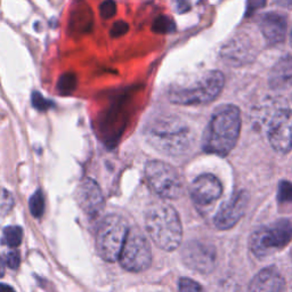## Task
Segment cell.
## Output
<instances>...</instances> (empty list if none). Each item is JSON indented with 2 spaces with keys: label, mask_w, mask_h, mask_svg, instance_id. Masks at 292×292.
<instances>
[{
  "label": "cell",
  "mask_w": 292,
  "mask_h": 292,
  "mask_svg": "<svg viewBox=\"0 0 292 292\" xmlns=\"http://www.w3.org/2000/svg\"><path fill=\"white\" fill-rule=\"evenodd\" d=\"M241 131V113L234 105H226L214 114L204 131L203 151L226 156L235 147Z\"/></svg>",
  "instance_id": "6da1fadb"
},
{
  "label": "cell",
  "mask_w": 292,
  "mask_h": 292,
  "mask_svg": "<svg viewBox=\"0 0 292 292\" xmlns=\"http://www.w3.org/2000/svg\"><path fill=\"white\" fill-rule=\"evenodd\" d=\"M144 135L151 146L169 156L185 154L194 140L190 127L176 118L155 119L145 127Z\"/></svg>",
  "instance_id": "7a4b0ae2"
},
{
  "label": "cell",
  "mask_w": 292,
  "mask_h": 292,
  "mask_svg": "<svg viewBox=\"0 0 292 292\" xmlns=\"http://www.w3.org/2000/svg\"><path fill=\"white\" fill-rule=\"evenodd\" d=\"M145 228L152 241L166 251H174L180 246L183 226L178 213L165 202H154L145 213Z\"/></svg>",
  "instance_id": "3957f363"
},
{
  "label": "cell",
  "mask_w": 292,
  "mask_h": 292,
  "mask_svg": "<svg viewBox=\"0 0 292 292\" xmlns=\"http://www.w3.org/2000/svg\"><path fill=\"white\" fill-rule=\"evenodd\" d=\"M224 85L225 76L220 71H209L194 85L171 90L169 99L170 102L179 105L207 104L219 96Z\"/></svg>",
  "instance_id": "277c9868"
},
{
  "label": "cell",
  "mask_w": 292,
  "mask_h": 292,
  "mask_svg": "<svg viewBox=\"0 0 292 292\" xmlns=\"http://www.w3.org/2000/svg\"><path fill=\"white\" fill-rule=\"evenodd\" d=\"M129 232L127 222L118 215H109L100 222L96 232V250L105 261L119 259Z\"/></svg>",
  "instance_id": "5b68a950"
},
{
  "label": "cell",
  "mask_w": 292,
  "mask_h": 292,
  "mask_svg": "<svg viewBox=\"0 0 292 292\" xmlns=\"http://www.w3.org/2000/svg\"><path fill=\"white\" fill-rule=\"evenodd\" d=\"M292 240V224L281 219L252 233L249 246L253 255L265 258L285 248Z\"/></svg>",
  "instance_id": "8992f818"
},
{
  "label": "cell",
  "mask_w": 292,
  "mask_h": 292,
  "mask_svg": "<svg viewBox=\"0 0 292 292\" xmlns=\"http://www.w3.org/2000/svg\"><path fill=\"white\" fill-rule=\"evenodd\" d=\"M145 179L150 189L164 199H178L183 191V181L174 167L159 160L148 161L145 166Z\"/></svg>",
  "instance_id": "52a82bcc"
},
{
  "label": "cell",
  "mask_w": 292,
  "mask_h": 292,
  "mask_svg": "<svg viewBox=\"0 0 292 292\" xmlns=\"http://www.w3.org/2000/svg\"><path fill=\"white\" fill-rule=\"evenodd\" d=\"M119 261L129 272L146 271L152 262L151 246L146 236L138 229H129L121 249Z\"/></svg>",
  "instance_id": "ba28073f"
},
{
  "label": "cell",
  "mask_w": 292,
  "mask_h": 292,
  "mask_svg": "<svg viewBox=\"0 0 292 292\" xmlns=\"http://www.w3.org/2000/svg\"><path fill=\"white\" fill-rule=\"evenodd\" d=\"M268 141L279 153L292 150V110H279L268 124Z\"/></svg>",
  "instance_id": "9c48e42d"
},
{
  "label": "cell",
  "mask_w": 292,
  "mask_h": 292,
  "mask_svg": "<svg viewBox=\"0 0 292 292\" xmlns=\"http://www.w3.org/2000/svg\"><path fill=\"white\" fill-rule=\"evenodd\" d=\"M186 266L199 273H210L216 266L217 252L213 244L191 241L183 249L181 253Z\"/></svg>",
  "instance_id": "30bf717a"
},
{
  "label": "cell",
  "mask_w": 292,
  "mask_h": 292,
  "mask_svg": "<svg viewBox=\"0 0 292 292\" xmlns=\"http://www.w3.org/2000/svg\"><path fill=\"white\" fill-rule=\"evenodd\" d=\"M248 203L249 194L243 190L238 191L219 209L216 217L214 218L215 226L222 231H226L235 226L246 214Z\"/></svg>",
  "instance_id": "8fae6325"
},
{
  "label": "cell",
  "mask_w": 292,
  "mask_h": 292,
  "mask_svg": "<svg viewBox=\"0 0 292 292\" xmlns=\"http://www.w3.org/2000/svg\"><path fill=\"white\" fill-rule=\"evenodd\" d=\"M190 192L193 202L199 208H207L222 196L223 185L216 176L204 174L194 179Z\"/></svg>",
  "instance_id": "7c38bea8"
},
{
  "label": "cell",
  "mask_w": 292,
  "mask_h": 292,
  "mask_svg": "<svg viewBox=\"0 0 292 292\" xmlns=\"http://www.w3.org/2000/svg\"><path fill=\"white\" fill-rule=\"evenodd\" d=\"M78 203L90 218L97 217L104 209V196L99 185L92 178H85L78 188Z\"/></svg>",
  "instance_id": "4fadbf2b"
},
{
  "label": "cell",
  "mask_w": 292,
  "mask_h": 292,
  "mask_svg": "<svg viewBox=\"0 0 292 292\" xmlns=\"http://www.w3.org/2000/svg\"><path fill=\"white\" fill-rule=\"evenodd\" d=\"M284 277L274 267H266L253 276L247 292H285Z\"/></svg>",
  "instance_id": "5bb4252c"
},
{
  "label": "cell",
  "mask_w": 292,
  "mask_h": 292,
  "mask_svg": "<svg viewBox=\"0 0 292 292\" xmlns=\"http://www.w3.org/2000/svg\"><path fill=\"white\" fill-rule=\"evenodd\" d=\"M259 29L270 44H280L285 39L288 29L286 16L275 12L266 13L260 17Z\"/></svg>",
  "instance_id": "9a60e30c"
},
{
  "label": "cell",
  "mask_w": 292,
  "mask_h": 292,
  "mask_svg": "<svg viewBox=\"0 0 292 292\" xmlns=\"http://www.w3.org/2000/svg\"><path fill=\"white\" fill-rule=\"evenodd\" d=\"M223 57L227 63H233L232 65H242L241 63H247L250 60L249 56L253 59L252 45L248 39L236 38L233 41L226 45L222 52Z\"/></svg>",
  "instance_id": "2e32d148"
},
{
  "label": "cell",
  "mask_w": 292,
  "mask_h": 292,
  "mask_svg": "<svg viewBox=\"0 0 292 292\" xmlns=\"http://www.w3.org/2000/svg\"><path fill=\"white\" fill-rule=\"evenodd\" d=\"M270 87L274 90H285L292 87V57L286 56L280 60L272 69Z\"/></svg>",
  "instance_id": "e0dca14e"
},
{
  "label": "cell",
  "mask_w": 292,
  "mask_h": 292,
  "mask_svg": "<svg viewBox=\"0 0 292 292\" xmlns=\"http://www.w3.org/2000/svg\"><path fill=\"white\" fill-rule=\"evenodd\" d=\"M23 238V231L20 226H7L3 232V242L9 248H17Z\"/></svg>",
  "instance_id": "ac0fdd59"
},
{
  "label": "cell",
  "mask_w": 292,
  "mask_h": 292,
  "mask_svg": "<svg viewBox=\"0 0 292 292\" xmlns=\"http://www.w3.org/2000/svg\"><path fill=\"white\" fill-rule=\"evenodd\" d=\"M76 86H78V80L74 73H63L57 83V90H59V94L66 96L74 92Z\"/></svg>",
  "instance_id": "d6986e66"
},
{
  "label": "cell",
  "mask_w": 292,
  "mask_h": 292,
  "mask_svg": "<svg viewBox=\"0 0 292 292\" xmlns=\"http://www.w3.org/2000/svg\"><path fill=\"white\" fill-rule=\"evenodd\" d=\"M176 30L175 22L170 17L166 15L157 16L152 23V31L160 35H167V33H172Z\"/></svg>",
  "instance_id": "ffe728a7"
},
{
  "label": "cell",
  "mask_w": 292,
  "mask_h": 292,
  "mask_svg": "<svg viewBox=\"0 0 292 292\" xmlns=\"http://www.w3.org/2000/svg\"><path fill=\"white\" fill-rule=\"evenodd\" d=\"M30 213L35 218H40L45 213V198L40 190L36 191L29 201Z\"/></svg>",
  "instance_id": "44dd1931"
},
{
  "label": "cell",
  "mask_w": 292,
  "mask_h": 292,
  "mask_svg": "<svg viewBox=\"0 0 292 292\" xmlns=\"http://www.w3.org/2000/svg\"><path fill=\"white\" fill-rule=\"evenodd\" d=\"M31 104L37 111L39 112H46L55 107L54 102L45 98L39 92H33L31 95Z\"/></svg>",
  "instance_id": "7402d4cb"
},
{
  "label": "cell",
  "mask_w": 292,
  "mask_h": 292,
  "mask_svg": "<svg viewBox=\"0 0 292 292\" xmlns=\"http://www.w3.org/2000/svg\"><path fill=\"white\" fill-rule=\"evenodd\" d=\"M178 292H204L202 285L189 277H181L178 282Z\"/></svg>",
  "instance_id": "603a6c76"
},
{
  "label": "cell",
  "mask_w": 292,
  "mask_h": 292,
  "mask_svg": "<svg viewBox=\"0 0 292 292\" xmlns=\"http://www.w3.org/2000/svg\"><path fill=\"white\" fill-rule=\"evenodd\" d=\"M100 17L104 20H110L117 14V4L114 0H104L99 6Z\"/></svg>",
  "instance_id": "cb8c5ba5"
},
{
  "label": "cell",
  "mask_w": 292,
  "mask_h": 292,
  "mask_svg": "<svg viewBox=\"0 0 292 292\" xmlns=\"http://www.w3.org/2000/svg\"><path fill=\"white\" fill-rule=\"evenodd\" d=\"M14 204V200L12 198L11 193L6 190L0 191V213L2 214H8L11 211Z\"/></svg>",
  "instance_id": "d4e9b609"
},
{
  "label": "cell",
  "mask_w": 292,
  "mask_h": 292,
  "mask_svg": "<svg viewBox=\"0 0 292 292\" xmlns=\"http://www.w3.org/2000/svg\"><path fill=\"white\" fill-rule=\"evenodd\" d=\"M128 31H129V24L127 22L117 21L112 25L111 31H110V35H111L112 38H119V37H122L126 35Z\"/></svg>",
  "instance_id": "484cf974"
},
{
  "label": "cell",
  "mask_w": 292,
  "mask_h": 292,
  "mask_svg": "<svg viewBox=\"0 0 292 292\" xmlns=\"http://www.w3.org/2000/svg\"><path fill=\"white\" fill-rule=\"evenodd\" d=\"M5 262H6V265L9 268H12V270H16V268L20 267V264H21V255L16 250L8 252Z\"/></svg>",
  "instance_id": "4316f807"
},
{
  "label": "cell",
  "mask_w": 292,
  "mask_h": 292,
  "mask_svg": "<svg viewBox=\"0 0 292 292\" xmlns=\"http://www.w3.org/2000/svg\"><path fill=\"white\" fill-rule=\"evenodd\" d=\"M266 5V0H248V6H247V15H251V14L264 7Z\"/></svg>",
  "instance_id": "83f0119b"
},
{
  "label": "cell",
  "mask_w": 292,
  "mask_h": 292,
  "mask_svg": "<svg viewBox=\"0 0 292 292\" xmlns=\"http://www.w3.org/2000/svg\"><path fill=\"white\" fill-rule=\"evenodd\" d=\"M190 4L188 0H176V11L179 14H183L190 11Z\"/></svg>",
  "instance_id": "f1b7e54d"
},
{
  "label": "cell",
  "mask_w": 292,
  "mask_h": 292,
  "mask_svg": "<svg viewBox=\"0 0 292 292\" xmlns=\"http://www.w3.org/2000/svg\"><path fill=\"white\" fill-rule=\"evenodd\" d=\"M273 2L281 7H290L292 5V0H273Z\"/></svg>",
  "instance_id": "f546056e"
},
{
  "label": "cell",
  "mask_w": 292,
  "mask_h": 292,
  "mask_svg": "<svg viewBox=\"0 0 292 292\" xmlns=\"http://www.w3.org/2000/svg\"><path fill=\"white\" fill-rule=\"evenodd\" d=\"M0 292H15L11 285L0 283Z\"/></svg>",
  "instance_id": "4dcf8cb0"
},
{
  "label": "cell",
  "mask_w": 292,
  "mask_h": 292,
  "mask_svg": "<svg viewBox=\"0 0 292 292\" xmlns=\"http://www.w3.org/2000/svg\"><path fill=\"white\" fill-rule=\"evenodd\" d=\"M291 46H292V30H291Z\"/></svg>",
  "instance_id": "1f68e13d"
}]
</instances>
